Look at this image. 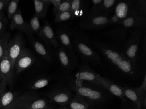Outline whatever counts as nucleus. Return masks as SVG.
Returning <instances> with one entry per match:
<instances>
[{
  "label": "nucleus",
  "instance_id": "24",
  "mask_svg": "<svg viewBox=\"0 0 146 109\" xmlns=\"http://www.w3.org/2000/svg\"><path fill=\"white\" fill-rule=\"evenodd\" d=\"M26 23L25 33L29 36H32L33 34L38 33L41 29L39 18L36 15L33 16L28 22Z\"/></svg>",
  "mask_w": 146,
  "mask_h": 109
},
{
  "label": "nucleus",
  "instance_id": "21",
  "mask_svg": "<svg viewBox=\"0 0 146 109\" xmlns=\"http://www.w3.org/2000/svg\"><path fill=\"white\" fill-rule=\"evenodd\" d=\"M91 1L85 0H72L70 11L75 17L82 18L88 10Z\"/></svg>",
  "mask_w": 146,
  "mask_h": 109
},
{
  "label": "nucleus",
  "instance_id": "3",
  "mask_svg": "<svg viewBox=\"0 0 146 109\" xmlns=\"http://www.w3.org/2000/svg\"><path fill=\"white\" fill-rule=\"evenodd\" d=\"M68 85L70 89L83 97L89 106L102 103L106 99L105 89L100 86L76 79L70 81Z\"/></svg>",
  "mask_w": 146,
  "mask_h": 109
},
{
  "label": "nucleus",
  "instance_id": "16",
  "mask_svg": "<svg viewBox=\"0 0 146 109\" xmlns=\"http://www.w3.org/2000/svg\"><path fill=\"white\" fill-rule=\"evenodd\" d=\"M36 61V58L28 49L24 48L15 61V67L17 73H21L31 66Z\"/></svg>",
  "mask_w": 146,
  "mask_h": 109
},
{
  "label": "nucleus",
  "instance_id": "26",
  "mask_svg": "<svg viewBox=\"0 0 146 109\" xmlns=\"http://www.w3.org/2000/svg\"><path fill=\"white\" fill-rule=\"evenodd\" d=\"M91 2L92 3V5L91 9H88L86 14L82 17L88 18L105 15L102 9L103 0H92Z\"/></svg>",
  "mask_w": 146,
  "mask_h": 109
},
{
  "label": "nucleus",
  "instance_id": "42",
  "mask_svg": "<svg viewBox=\"0 0 146 109\" xmlns=\"http://www.w3.org/2000/svg\"><path fill=\"white\" fill-rule=\"evenodd\" d=\"M135 107H134V109H140V108H139V107H138V106H136V105H135Z\"/></svg>",
  "mask_w": 146,
  "mask_h": 109
},
{
  "label": "nucleus",
  "instance_id": "36",
  "mask_svg": "<svg viewBox=\"0 0 146 109\" xmlns=\"http://www.w3.org/2000/svg\"><path fill=\"white\" fill-rule=\"evenodd\" d=\"M50 1L51 4H52L54 6L53 14L55 16L59 10V7L62 2V0H50Z\"/></svg>",
  "mask_w": 146,
  "mask_h": 109
},
{
  "label": "nucleus",
  "instance_id": "5",
  "mask_svg": "<svg viewBox=\"0 0 146 109\" xmlns=\"http://www.w3.org/2000/svg\"><path fill=\"white\" fill-rule=\"evenodd\" d=\"M130 35L125 46L126 56L135 67L138 68V55L142 38L146 29L140 28H130Z\"/></svg>",
  "mask_w": 146,
  "mask_h": 109
},
{
  "label": "nucleus",
  "instance_id": "23",
  "mask_svg": "<svg viewBox=\"0 0 146 109\" xmlns=\"http://www.w3.org/2000/svg\"><path fill=\"white\" fill-rule=\"evenodd\" d=\"M36 15L39 19L45 18L50 5V0H33Z\"/></svg>",
  "mask_w": 146,
  "mask_h": 109
},
{
  "label": "nucleus",
  "instance_id": "32",
  "mask_svg": "<svg viewBox=\"0 0 146 109\" xmlns=\"http://www.w3.org/2000/svg\"><path fill=\"white\" fill-rule=\"evenodd\" d=\"M50 82V79L47 78H42L38 79L35 81L31 86L32 90H37L39 89L42 88L48 85Z\"/></svg>",
  "mask_w": 146,
  "mask_h": 109
},
{
  "label": "nucleus",
  "instance_id": "13",
  "mask_svg": "<svg viewBox=\"0 0 146 109\" xmlns=\"http://www.w3.org/2000/svg\"><path fill=\"white\" fill-rule=\"evenodd\" d=\"M72 31L69 25L61 23L58 24L55 32L60 46L64 47L71 51H74L71 43Z\"/></svg>",
  "mask_w": 146,
  "mask_h": 109
},
{
  "label": "nucleus",
  "instance_id": "25",
  "mask_svg": "<svg viewBox=\"0 0 146 109\" xmlns=\"http://www.w3.org/2000/svg\"><path fill=\"white\" fill-rule=\"evenodd\" d=\"M19 96L15 92L6 91L0 99V109H8Z\"/></svg>",
  "mask_w": 146,
  "mask_h": 109
},
{
  "label": "nucleus",
  "instance_id": "4",
  "mask_svg": "<svg viewBox=\"0 0 146 109\" xmlns=\"http://www.w3.org/2000/svg\"><path fill=\"white\" fill-rule=\"evenodd\" d=\"M114 13L122 21L131 16L136 15L146 16V1H119L115 7Z\"/></svg>",
  "mask_w": 146,
  "mask_h": 109
},
{
  "label": "nucleus",
  "instance_id": "37",
  "mask_svg": "<svg viewBox=\"0 0 146 109\" xmlns=\"http://www.w3.org/2000/svg\"><path fill=\"white\" fill-rule=\"evenodd\" d=\"M9 0H0V15L4 13V11L7 8Z\"/></svg>",
  "mask_w": 146,
  "mask_h": 109
},
{
  "label": "nucleus",
  "instance_id": "19",
  "mask_svg": "<svg viewBox=\"0 0 146 109\" xmlns=\"http://www.w3.org/2000/svg\"><path fill=\"white\" fill-rule=\"evenodd\" d=\"M13 69L14 68L6 52L4 57L0 60V73L2 75L3 80L8 85H11L12 83Z\"/></svg>",
  "mask_w": 146,
  "mask_h": 109
},
{
  "label": "nucleus",
  "instance_id": "41",
  "mask_svg": "<svg viewBox=\"0 0 146 109\" xmlns=\"http://www.w3.org/2000/svg\"><path fill=\"white\" fill-rule=\"evenodd\" d=\"M70 109L69 107H62V108H60V109Z\"/></svg>",
  "mask_w": 146,
  "mask_h": 109
},
{
  "label": "nucleus",
  "instance_id": "10",
  "mask_svg": "<svg viewBox=\"0 0 146 109\" xmlns=\"http://www.w3.org/2000/svg\"><path fill=\"white\" fill-rule=\"evenodd\" d=\"M47 96L51 102L63 106L69 104L73 99L70 90L64 87H60L54 89L49 92Z\"/></svg>",
  "mask_w": 146,
  "mask_h": 109
},
{
  "label": "nucleus",
  "instance_id": "31",
  "mask_svg": "<svg viewBox=\"0 0 146 109\" xmlns=\"http://www.w3.org/2000/svg\"><path fill=\"white\" fill-rule=\"evenodd\" d=\"M20 1L19 0H11L7 7V17L9 19H11L18 10V5Z\"/></svg>",
  "mask_w": 146,
  "mask_h": 109
},
{
  "label": "nucleus",
  "instance_id": "34",
  "mask_svg": "<svg viewBox=\"0 0 146 109\" xmlns=\"http://www.w3.org/2000/svg\"><path fill=\"white\" fill-rule=\"evenodd\" d=\"M8 21L4 15V13L0 15V38L6 32L5 29Z\"/></svg>",
  "mask_w": 146,
  "mask_h": 109
},
{
  "label": "nucleus",
  "instance_id": "28",
  "mask_svg": "<svg viewBox=\"0 0 146 109\" xmlns=\"http://www.w3.org/2000/svg\"><path fill=\"white\" fill-rule=\"evenodd\" d=\"M119 1L117 0H103L102 3V9L104 15L111 16Z\"/></svg>",
  "mask_w": 146,
  "mask_h": 109
},
{
  "label": "nucleus",
  "instance_id": "14",
  "mask_svg": "<svg viewBox=\"0 0 146 109\" xmlns=\"http://www.w3.org/2000/svg\"><path fill=\"white\" fill-rule=\"evenodd\" d=\"M24 48V41L20 34H17L10 40L7 53L14 68L15 61Z\"/></svg>",
  "mask_w": 146,
  "mask_h": 109
},
{
  "label": "nucleus",
  "instance_id": "27",
  "mask_svg": "<svg viewBox=\"0 0 146 109\" xmlns=\"http://www.w3.org/2000/svg\"><path fill=\"white\" fill-rule=\"evenodd\" d=\"M70 109H88V103L82 96L76 94L69 103Z\"/></svg>",
  "mask_w": 146,
  "mask_h": 109
},
{
  "label": "nucleus",
  "instance_id": "30",
  "mask_svg": "<svg viewBox=\"0 0 146 109\" xmlns=\"http://www.w3.org/2000/svg\"><path fill=\"white\" fill-rule=\"evenodd\" d=\"M74 18V16L73 14V13L70 11H69L61 12L56 15L55 16L54 22L56 24L65 22L70 21Z\"/></svg>",
  "mask_w": 146,
  "mask_h": 109
},
{
  "label": "nucleus",
  "instance_id": "8",
  "mask_svg": "<svg viewBox=\"0 0 146 109\" xmlns=\"http://www.w3.org/2000/svg\"><path fill=\"white\" fill-rule=\"evenodd\" d=\"M56 55L60 65L67 70L74 69L78 65L76 52L64 47L60 46L56 51Z\"/></svg>",
  "mask_w": 146,
  "mask_h": 109
},
{
  "label": "nucleus",
  "instance_id": "35",
  "mask_svg": "<svg viewBox=\"0 0 146 109\" xmlns=\"http://www.w3.org/2000/svg\"><path fill=\"white\" fill-rule=\"evenodd\" d=\"M122 20L119 18L116 15H111L110 16L109 20V26L111 25H118L122 22Z\"/></svg>",
  "mask_w": 146,
  "mask_h": 109
},
{
  "label": "nucleus",
  "instance_id": "11",
  "mask_svg": "<svg viewBox=\"0 0 146 109\" xmlns=\"http://www.w3.org/2000/svg\"><path fill=\"white\" fill-rule=\"evenodd\" d=\"M30 43L35 51L44 59L52 62L56 55V51L51 46L38 41L32 36H29Z\"/></svg>",
  "mask_w": 146,
  "mask_h": 109
},
{
  "label": "nucleus",
  "instance_id": "17",
  "mask_svg": "<svg viewBox=\"0 0 146 109\" xmlns=\"http://www.w3.org/2000/svg\"><path fill=\"white\" fill-rule=\"evenodd\" d=\"M124 94L125 98L128 99L136 106L141 109L142 104H146V92L142 91L138 87L132 88L125 87H123Z\"/></svg>",
  "mask_w": 146,
  "mask_h": 109
},
{
  "label": "nucleus",
  "instance_id": "2",
  "mask_svg": "<svg viewBox=\"0 0 146 109\" xmlns=\"http://www.w3.org/2000/svg\"><path fill=\"white\" fill-rule=\"evenodd\" d=\"M71 41L73 49L79 54L83 63H99L101 57L93 46L90 37L79 29H72Z\"/></svg>",
  "mask_w": 146,
  "mask_h": 109
},
{
  "label": "nucleus",
  "instance_id": "6",
  "mask_svg": "<svg viewBox=\"0 0 146 109\" xmlns=\"http://www.w3.org/2000/svg\"><path fill=\"white\" fill-rule=\"evenodd\" d=\"M8 109H50L46 99L38 98L32 92L19 96Z\"/></svg>",
  "mask_w": 146,
  "mask_h": 109
},
{
  "label": "nucleus",
  "instance_id": "39",
  "mask_svg": "<svg viewBox=\"0 0 146 109\" xmlns=\"http://www.w3.org/2000/svg\"><path fill=\"white\" fill-rule=\"evenodd\" d=\"M138 88L141 90L142 91L146 92V76L145 75L144 76V79H143V82L140 87H139Z\"/></svg>",
  "mask_w": 146,
  "mask_h": 109
},
{
  "label": "nucleus",
  "instance_id": "7",
  "mask_svg": "<svg viewBox=\"0 0 146 109\" xmlns=\"http://www.w3.org/2000/svg\"><path fill=\"white\" fill-rule=\"evenodd\" d=\"M129 30L121 25H116L103 31L101 37L107 42L125 46L128 37Z\"/></svg>",
  "mask_w": 146,
  "mask_h": 109
},
{
  "label": "nucleus",
  "instance_id": "20",
  "mask_svg": "<svg viewBox=\"0 0 146 109\" xmlns=\"http://www.w3.org/2000/svg\"><path fill=\"white\" fill-rule=\"evenodd\" d=\"M118 25L129 29L137 28L146 29V16L136 15L128 17L123 20Z\"/></svg>",
  "mask_w": 146,
  "mask_h": 109
},
{
  "label": "nucleus",
  "instance_id": "38",
  "mask_svg": "<svg viewBox=\"0 0 146 109\" xmlns=\"http://www.w3.org/2000/svg\"><path fill=\"white\" fill-rule=\"evenodd\" d=\"M7 85V83L4 80L0 82V99L1 98L2 95L5 92L6 89Z\"/></svg>",
  "mask_w": 146,
  "mask_h": 109
},
{
  "label": "nucleus",
  "instance_id": "29",
  "mask_svg": "<svg viewBox=\"0 0 146 109\" xmlns=\"http://www.w3.org/2000/svg\"><path fill=\"white\" fill-rule=\"evenodd\" d=\"M10 33L5 32L0 38V60L4 57L8 50L10 41Z\"/></svg>",
  "mask_w": 146,
  "mask_h": 109
},
{
  "label": "nucleus",
  "instance_id": "33",
  "mask_svg": "<svg viewBox=\"0 0 146 109\" xmlns=\"http://www.w3.org/2000/svg\"><path fill=\"white\" fill-rule=\"evenodd\" d=\"M72 1V0H62L56 15L61 12L70 11Z\"/></svg>",
  "mask_w": 146,
  "mask_h": 109
},
{
  "label": "nucleus",
  "instance_id": "1",
  "mask_svg": "<svg viewBox=\"0 0 146 109\" xmlns=\"http://www.w3.org/2000/svg\"><path fill=\"white\" fill-rule=\"evenodd\" d=\"M90 39L94 48L115 69L129 77H137L138 68L126 56L125 46L103 41L94 37H90Z\"/></svg>",
  "mask_w": 146,
  "mask_h": 109
},
{
  "label": "nucleus",
  "instance_id": "22",
  "mask_svg": "<svg viewBox=\"0 0 146 109\" xmlns=\"http://www.w3.org/2000/svg\"><path fill=\"white\" fill-rule=\"evenodd\" d=\"M27 23L24 21L20 9H18L17 12L11 19L10 28L11 30L18 29L25 33Z\"/></svg>",
  "mask_w": 146,
  "mask_h": 109
},
{
  "label": "nucleus",
  "instance_id": "9",
  "mask_svg": "<svg viewBox=\"0 0 146 109\" xmlns=\"http://www.w3.org/2000/svg\"><path fill=\"white\" fill-rule=\"evenodd\" d=\"M110 16L101 15L95 17H82L79 22V26L82 29L98 30L109 26V20Z\"/></svg>",
  "mask_w": 146,
  "mask_h": 109
},
{
  "label": "nucleus",
  "instance_id": "12",
  "mask_svg": "<svg viewBox=\"0 0 146 109\" xmlns=\"http://www.w3.org/2000/svg\"><path fill=\"white\" fill-rule=\"evenodd\" d=\"M38 36L44 43L50 45L55 50H57L60 46L55 32L50 24L46 20H44V24L38 33Z\"/></svg>",
  "mask_w": 146,
  "mask_h": 109
},
{
  "label": "nucleus",
  "instance_id": "15",
  "mask_svg": "<svg viewBox=\"0 0 146 109\" xmlns=\"http://www.w3.org/2000/svg\"><path fill=\"white\" fill-rule=\"evenodd\" d=\"M99 74L93 71L87 63H83L75 75L76 79L80 81H85L97 86H100L98 81Z\"/></svg>",
  "mask_w": 146,
  "mask_h": 109
},
{
  "label": "nucleus",
  "instance_id": "40",
  "mask_svg": "<svg viewBox=\"0 0 146 109\" xmlns=\"http://www.w3.org/2000/svg\"><path fill=\"white\" fill-rule=\"evenodd\" d=\"M2 81H3V78H2V76L1 75V73H0V82Z\"/></svg>",
  "mask_w": 146,
  "mask_h": 109
},
{
  "label": "nucleus",
  "instance_id": "18",
  "mask_svg": "<svg viewBox=\"0 0 146 109\" xmlns=\"http://www.w3.org/2000/svg\"><path fill=\"white\" fill-rule=\"evenodd\" d=\"M98 79L101 86L105 90L109 91L113 95L121 99L123 101L125 100L123 87L117 85L108 79L102 77L100 75L98 76Z\"/></svg>",
  "mask_w": 146,
  "mask_h": 109
}]
</instances>
